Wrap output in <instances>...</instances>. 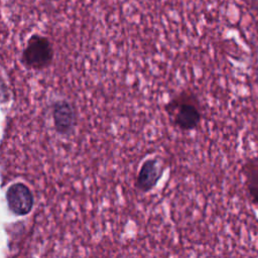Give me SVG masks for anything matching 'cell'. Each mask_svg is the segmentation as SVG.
Masks as SVG:
<instances>
[{
    "mask_svg": "<svg viewBox=\"0 0 258 258\" xmlns=\"http://www.w3.org/2000/svg\"><path fill=\"white\" fill-rule=\"evenodd\" d=\"M52 119L54 129L59 134H66L75 123V112L67 102H57L53 106Z\"/></svg>",
    "mask_w": 258,
    "mask_h": 258,
    "instance_id": "6",
    "label": "cell"
},
{
    "mask_svg": "<svg viewBox=\"0 0 258 258\" xmlns=\"http://www.w3.org/2000/svg\"><path fill=\"white\" fill-rule=\"evenodd\" d=\"M6 200L9 209L16 215L28 214L34 203L30 189L21 182H15L8 187Z\"/></svg>",
    "mask_w": 258,
    "mask_h": 258,
    "instance_id": "4",
    "label": "cell"
},
{
    "mask_svg": "<svg viewBox=\"0 0 258 258\" xmlns=\"http://www.w3.org/2000/svg\"><path fill=\"white\" fill-rule=\"evenodd\" d=\"M164 165L157 157L145 159L136 175L135 185L142 192H149L156 187L164 173Z\"/></svg>",
    "mask_w": 258,
    "mask_h": 258,
    "instance_id": "3",
    "label": "cell"
},
{
    "mask_svg": "<svg viewBox=\"0 0 258 258\" xmlns=\"http://www.w3.org/2000/svg\"><path fill=\"white\" fill-rule=\"evenodd\" d=\"M250 1V7L251 9L258 12V0H249Z\"/></svg>",
    "mask_w": 258,
    "mask_h": 258,
    "instance_id": "7",
    "label": "cell"
},
{
    "mask_svg": "<svg viewBox=\"0 0 258 258\" xmlns=\"http://www.w3.org/2000/svg\"><path fill=\"white\" fill-rule=\"evenodd\" d=\"M52 57V49L48 40L42 36H32L25 47L22 60L33 69H42L48 64Z\"/></svg>",
    "mask_w": 258,
    "mask_h": 258,
    "instance_id": "2",
    "label": "cell"
},
{
    "mask_svg": "<svg viewBox=\"0 0 258 258\" xmlns=\"http://www.w3.org/2000/svg\"><path fill=\"white\" fill-rule=\"evenodd\" d=\"M241 175L249 202L258 209V154L248 157L243 162Z\"/></svg>",
    "mask_w": 258,
    "mask_h": 258,
    "instance_id": "5",
    "label": "cell"
},
{
    "mask_svg": "<svg viewBox=\"0 0 258 258\" xmlns=\"http://www.w3.org/2000/svg\"><path fill=\"white\" fill-rule=\"evenodd\" d=\"M171 124L182 132L197 130L203 121V108L197 95L183 90L171 98L164 107Z\"/></svg>",
    "mask_w": 258,
    "mask_h": 258,
    "instance_id": "1",
    "label": "cell"
}]
</instances>
